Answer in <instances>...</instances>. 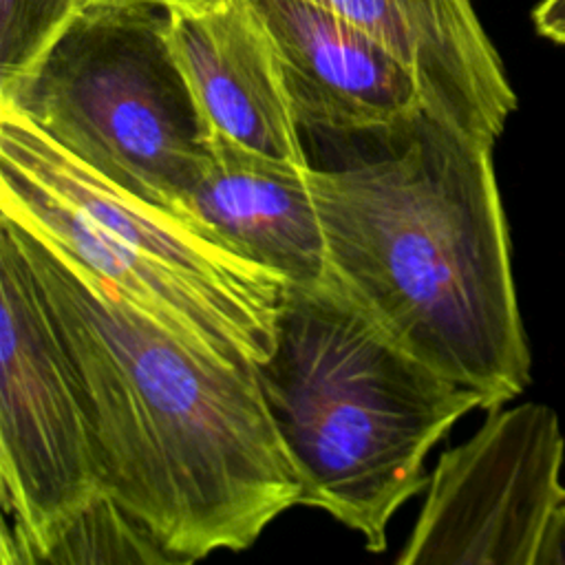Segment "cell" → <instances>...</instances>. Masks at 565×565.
I'll return each instance as SVG.
<instances>
[{
  "label": "cell",
  "instance_id": "cell-1",
  "mask_svg": "<svg viewBox=\"0 0 565 565\" xmlns=\"http://www.w3.org/2000/svg\"><path fill=\"white\" fill-rule=\"evenodd\" d=\"M0 218L66 349L104 492L174 563L243 552L300 505V479L256 369L177 335L33 225Z\"/></svg>",
  "mask_w": 565,
  "mask_h": 565
},
{
  "label": "cell",
  "instance_id": "cell-2",
  "mask_svg": "<svg viewBox=\"0 0 565 565\" xmlns=\"http://www.w3.org/2000/svg\"><path fill=\"white\" fill-rule=\"evenodd\" d=\"M305 141L335 152L309 168L331 282L399 347L481 393L486 411L519 397L532 360L492 146L428 110Z\"/></svg>",
  "mask_w": 565,
  "mask_h": 565
},
{
  "label": "cell",
  "instance_id": "cell-3",
  "mask_svg": "<svg viewBox=\"0 0 565 565\" xmlns=\"http://www.w3.org/2000/svg\"><path fill=\"white\" fill-rule=\"evenodd\" d=\"M300 479V505L386 547L395 512L426 490V457L481 393L391 340L333 282L285 285L276 342L256 366Z\"/></svg>",
  "mask_w": 565,
  "mask_h": 565
},
{
  "label": "cell",
  "instance_id": "cell-4",
  "mask_svg": "<svg viewBox=\"0 0 565 565\" xmlns=\"http://www.w3.org/2000/svg\"><path fill=\"white\" fill-rule=\"evenodd\" d=\"M0 212L24 221L177 335L256 369L285 280L115 188L0 106Z\"/></svg>",
  "mask_w": 565,
  "mask_h": 565
},
{
  "label": "cell",
  "instance_id": "cell-5",
  "mask_svg": "<svg viewBox=\"0 0 565 565\" xmlns=\"http://www.w3.org/2000/svg\"><path fill=\"white\" fill-rule=\"evenodd\" d=\"M0 106L95 174L179 221L212 132L159 7H84Z\"/></svg>",
  "mask_w": 565,
  "mask_h": 565
},
{
  "label": "cell",
  "instance_id": "cell-6",
  "mask_svg": "<svg viewBox=\"0 0 565 565\" xmlns=\"http://www.w3.org/2000/svg\"><path fill=\"white\" fill-rule=\"evenodd\" d=\"M2 563L106 494L90 424L33 269L0 218Z\"/></svg>",
  "mask_w": 565,
  "mask_h": 565
},
{
  "label": "cell",
  "instance_id": "cell-7",
  "mask_svg": "<svg viewBox=\"0 0 565 565\" xmlns=\"http://www.w3.org/2000/svg\"><path fill=\"white\" fill-rule=\"evenodd\" d=\"M565 439L558 415L539 402L494 406L481 428L446 450L399 565H539L565 501Z\"/></svg>",
  "mask_w": 565,
  "mask_h": 565
},
{
  "label": "cell",
  "instance_id": "cell-8",
  "mask_svg": "<svg viewBox=\"0 0 565 565\" xmlns=\"http://www.w3.org/2000/svg\"><path fill=\"white\" fill-rule=\"evenodd\" d=\"M271 35L302 137L386 130L426 110L413 73L377 40L307 0H249Z\"/></svg>",
  "mask_w": 565,
  "mask_h": 565
},
{
  "label": "cell",
  "instance_id": "cell-9",
  "mask_svg": "<svg viewBox=\"0 0 565 565\" xmlns=\"http://www.w3.org/2000/svg\"><path fill=\"white\" fill-rule=\"evenodd\" d=\"M364 31L413 73L426 110L494 146L516 93L472 0H307Z\"/></svg>",
  "mask_w": 565,
  "mask_h": 565
},
{
  "label": "cell",
  "instance_id": "cell-10",
  "mask_svg": "<svg viewBox=\"0 0 565 565\" xmlns=\"http://www.w3.org/2000/svg\"><path fill=\"white\" fill-rule=\"evenodd\" d=\"M170 40L212 141L311 166L280 57L249 0L170 11Z\"/></svg>",
  "mask_w": 565,
  "mask_h": 565
},
{
  "label": "cell",
  "instance_id": "cell-11",
  "mask_svg": "<svg viewBox=\"0 0 565 565\" xmlns=\"http://www.w3.org/2000/svg\"><path fill=\"white\" fill-rule=\"evenodd\" d=\"M212 159L179 221L218 247L278 274L285 285L331 282L309 168L212 141Z\"/></svg>",
  "mask_w": 565,
  "mask_h": 565
},
{
  "label": "cell",
  "instance_id": "cell-12",
  "mask_svg": "<svg viewBox=\"0 0 565 565\" xmlns=\"http://www.w3.org/2000/svg\"><path fill=\"white\" fill-rule=\"evenodd\" d=\"M174 563L157 536L110 494H102L33 543L18 565Z\"/></svg>",
  "mask_w": 565,
  "mask_h": 565
},
{
  "label": "cell",
  "instance_id": "cell-13",
  "mask_svg": "<svg viewBox=\"0 0 565 565\" xmlns=\"http://www.w3.org/2000/svg\"><path fill=\"white\" fill-rule=\"evenodd\" d=\"M84 9V0H0V90L24 77Z\"/></svg>",
  "mask_w": 565,
  "mask_h": 565
},
{
  "label": "cell",
  "instance_id": "cell-14",
  "mask_svg": "<svg viewBox=\"0 0 565 565\" xmlns=\"http://www.w3.org/2000/svg\"><path fill=\"white\" fill-rule=\"evenodd\" d=\"M532 18L543 38L565 44V0H543Z\"/></svg>",
  "mask_w": 565,
  "mask_h": 565
},
{
  "label": "cell",
  "instance_id": "cell-15",
  "mask_svg": "<svg viewBox=\"0 0 565 565\" xmlns=\"http://www.w3.org/2000/svg\"><path fill=\"white\" fill-rule=\"evenodd\" d=\"M223 2L227 0H84V7H159L168 11H201Z\"/></svg>",
  "mask_w": 565,
  "mask_h": 565
},
{
  "label": "cell",
  "instance_id": "cell-16",
  "mask_svg": "<svg viewBox=\"0 0 565 565\" xmlns=\"http://www.w3.org/2000/svg\"><path fill=\"white\" fill-rule=\"evenodd\" d=\"M539 565H565V501L558 505L554 521L547 530Z\"/></svg>",
  "mask_w": 565,
  "mask_h": 565
}]
</instances>
